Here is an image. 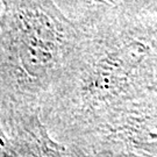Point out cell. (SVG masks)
Instances as JSON below:
<instances>
[{
	"label": "cell",
	"instance_id": "7a4b0ae2",
	"mask_svg": "<svg viewBox=\"0 0 157 157\" xmlns=\"http://www.w3.org/2000/svg\"><path fill=\"white\" fill-rule=\"evenodd\" d=\"M61 150L48 137L41 107L0 95V156H42Z\"/></svg>",
	"mask_w": 157,
	"mask_h": 157
},
{
	"label": "cell",
	"instance_id": "6da1fadb",
	"mask_svg": "<svg viewBox=\"0 0 157 157\" xmlns=\"http://www.w3.org/2000/svg\"><path fill=\"white\" fill-rule=\"evenodd\" d=\"M63 44V27L48 0H4L0 94L41 107Z\"/></svg>",
	"mask_w": 157,
	"mask_h": 157
}]
</instances>
